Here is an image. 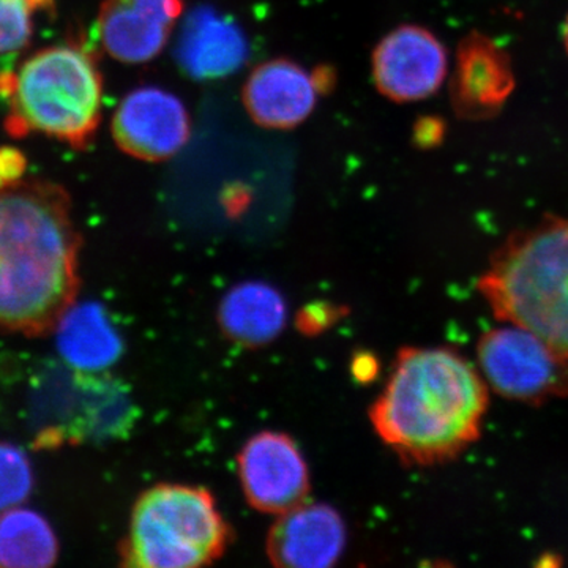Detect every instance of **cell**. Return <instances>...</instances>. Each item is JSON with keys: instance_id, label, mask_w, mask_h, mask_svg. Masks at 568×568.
I'll list each match as a JSON object with an SVG mask.
<instances>
[{"instance_id": "ffe728a7", "label": "cell", "mask_w": 568, "mask_h": 568, "mask_svg": "<svg viewBox=\"0 0 568 568\" xmlns=\"http://www.w3.org/2000/svg\"><path fill=\"white\" fill-rule=\"evenodd\" d=\"M52 0H0V54L21 50L33 31V14L50 10Z\"/></svg>"}, {"instance_id": "7402d4cb", "label": "cell", "mask_w": 568, "mask_h": 568, "mask_svg": "<svg viewBox=\"0 0 568 568\" xmlns=\"http://www.w3.org/2000/svg\"><path fill=\"white\" fill-rule=\"evenodd\" d=\"M444 136V126L440 121L436 119H425L418 123L416 129V140L418 144L425 145V148H432L437 144L440 138Z\"/></svg>"}, {"instance_id": "6da1fadb", "label": "cell", "mask_w": 568, "mask_h": 568, "mask_svg": "<svg viewBox=\"0 0 568 568\" xmlns=\"http://www.w3.org/2000/svg\"><path fill=\"white\" fill-rule=\"evenodd\" d=\"M80 235L69 194L48 181L0 189V331L43 335L74 304Z\"/></svg>"}, {"instance_id": "9a60e30c", "label": "cell", "mask_w": 568, "mask_h": 568, "mask_svg": "<svg viewBox=\"0 0 568 568\" xmlns=\"http://www.w3.org/2000/svg\"><path fill=\"white\" fill-rule=\"evenodd\" d=\"M175 55L194 80H219L241 69L248 58V43L235 22L204 7L183 21Z\"/></svg>"}, {"instance_id": "4fadbf2b", "label": "cell", "mask_w": 568, "mask_h": 568, "mask_svg": "<svg viewBox=\"0 0 568 568\" xmlns=\"http://www.w3.org/2000/svg\"><path fill=\"white\" fill-rule=\"evenodd\" d=\"M346 545V526L335 508L301 504L280 514L271 536L268 556L276 566L325 568L334 566Z\"/></svg>"}, {"instance_id": "52a82bcc", "label": "cell", "mask_w": 568, "mask_h": 568, "mask_svg": "<svg viewBox=\"0 0 568 568\" xmlns=\"http://www.w3.org/2000/svg\"><path fill=\"white\" fill-rule=\"evenodd\" d=\"M41 392L37 395V414L44 424L41 444L110 436L125 424V398L95 375L51 376Z\"/></svg>"}, {"instance_id": "ac0fdd59", "label": "cell", "mask_w": 568, "mask_h": 568, "mask_svg": "<svg viewBox=\"0 0 568 568\" xmlns=\"http://www.w3.org/2000/svg\"><path fill=\"white\" fill-rule=\"evenodd\" d=\"M59 558V540L44 517L14 507L0 514V568H47Z\"/></svg>"}, {"instance_id": "277c9868", "label": "cell", "mask_w": 568, "mask_h": 568, "mask_svg": "<svg viewBox=\"0 0 568 568\" xmlns=\"http://www.w3.org/2000/svg\"><path fill=\"white\" fill-rule=\"evenodd\" d=\"M0 92L10 100L6 126L14 138L39 132L84 149L102 121V73L78 44L36 52L17 73L0 74Z\"/></svg>"}, {"instance_id": "7a4b0ae2", "label": "cell", "mask_w": 568, "mask_h": 568, "mask_svg": "<svg viewBox=\"0 0 568 568\" xmlns=\"http://www.w3.org/2000/svg\"><path fill=\"white\" fill-rule=\"evenodd\" d=\"M489 405L477 365L448 347H409L372 409L377 435L414 465H439L476 444Z\"/></svg>"}, {"instance_id": "8fae6325", "label": "cell", "mask_w": 568, "mask_h": 568, "mask_svg": "<svg viewBox=\"0 0 568 568\" xmlns=\"http://www.w3.org/2000/svg\"><path fill=\"white\" fill-rule=\"evenodd\" d=\"M515 88L517 78L508 52L485 33H467L459 43L450 81L455 114L465 121L495 118Z\"/></svg>"}, {"instance_id": "ba28073f", "label": "cell", "mask_w": 568, "mask_h": 568, "mask_svg": "<svg viewBox=\"0 0 568 568\" xmlns=\"http://www.w3.org/2000/svg\"><path fill=\"white\" fill-rule=\"evenodd\" d=\"M448 73L446 47L420 26H402L373 54L376 88L394 102H420L439 91Z\"/></svg>"}, {"instance_id": "7c38bea8", "label": "cell", "mask_w": 568, "mask_h": 568, "mask_svg": "<svg viewBox=\"0 0 568 568\" xmlns=\"http://www.w3.org/2000/svg\"><path fill=\"white\" fill-rule=\"evenodd\" d=\"M182 0H104L97 29L104 51L122 63H145L163 51Z\"/></svg>"}, {"instance_id": "2e32d148", "label": "cell", "mask_w": 568, "mask_h": 568, "mask_svg": "<svg viewBox=\"0 0 568 568\" xmlns=\"http://www.w3.org/2000/svg\"><path fill=\"white\" fill-rule=\"evenodd\" d=\"M54 328L63 364L74 372L99 375L121 358V335L102 305L71 304Z\"/></svg>"}, {"instance_id": "3957f363", "label": "cell", "mask_w": 568, "mask_h": 568, "mask_svg": "<svg viewBox=\"0 0 568 568\" xmlns=\"http://www.w3.org/2000/svg\"><path fill=\"white\" fill-rule=\"evenodd\" d=\"M477 290L497 321L528 328L568 357V219L545 216L508 235Z\"/></svg>"}, {"instance_id": "d6986e66", "label": "cell", "mask_w": 568, "mask_h": 568, "mask_svg": "<svg viewBox=\"0 0 568 568\" xmlns=\"http://www.w3.org/2000/svg\"><path fill=\"white\" fill-rule=\"evenodd\" d=\"M32 487V466L24 452L0 443V514L20 507L31 495Z\"/></svg>"}, {"instance_id": "44dd1931", "label": "cell", "mask_w": 568, "mask_h": 568, "mask_svg": "<svg viewBox=\"0 0 568 568\" xmlns=\"http://www.w3.org/2000/svg\"><path fill=\"white\" fill-rule=\"evenodd\" d=\"M26 170H28V162L24 153L9 145L0 148V189L22 181Z\"/></svg>"}, {"instance_id": "9c48e42d", "label": "cell", "mask_w": 568, "mask_h": 568, "mask_svg": "<svg viewBox=\"0 0 568 568\" xmlns=\"http://www.w3.org/2000/svg\"><path fill=\"white\" fill-rule=\"evenodd\" d=\"M112 136L134 159L162 162L189 141V111L174 93L152 85L134 89L115 110Z\"/></svg>"}, {"instance_id": "8992f818", "label": "cell", "mask_w": 568, "mask_h": 568, "mask_svg": "<svg viewBox=\"0 0 568 568\" xmlns=\"http://www.w3.org/2000/svg\"><path fill=\"white\" fill-rule=\"evenodd\" d=\"M477 368L489 390L526 405L568 396V357L544 338L503 323L477 342Z\"/></svg>"}, {"instance_id": "5bb4252c", "label": "cell", "mask_w": 568, "mask_h": 568, "mask_svg": "<svg viewBox=\"0 0 568 568\" xmlns=\"http://www.w3.org/2000/svg\"><path fill=\"white\" fill-rule=\"evenodd\" d=\"M320 95L316 74L291 61L265 62L250 74L244 104L254 122L267 129L301 125L312 114Z\"/></svg>"}, {"instance_id": "30bf717a", "label": "cell", "mask_w": 568, "mask_h": 568, "mask_svg": "<svg viewBox=\"0 0 568 568\" xmlns=\"http://www.w3.org/2000/svg\"><path fill=\"white\" fill-rule=\"evenodd\" d=\"M239 476L248 503L267 514H283L305 499L310 477L304 455L291 437L264 432L239 457Z\"/></svg>"}, {"instance_id": "603a6c76", "label": "cell", "mask_w": 568, "mask_h": 568, "mask_svg": "<svg viewBox=\"0 0 568 568\" xmlns=\"http://www.w3.org/2000/svg\"><path fill=\"white\" fill-rule=\"evenodd\" d=\"M562 40H564V47H566V51L568 54V14H567L566 21H564V26H562Z\"/></svg>"}, {"instance_id": "5b68a950", "label": "cell", "mask_w": 568, "mask_h": 568, "mask_svg": "<svg viewBox=\"0 0 568 568\" xmlns=\"http://www.w3.org/2000/svg\"><path fill=\"white\" fill-rule=\"evenodd\" d=\"M227 544V526L211 493L189 485H159L133 508L123 558L141 568H193L211 564Z\"/></svg>"}, {"instance_id": "e0dca14e", "label": "cell", "mask_w": 568, "mask_h": 568, "mask_svg": "<svg viewBox=\"0 0 568 568\" xmlns=\"http://www.w3.org/2000/svg\"><path fill=\"white\" fill-rule=\"evenodd\" d=\"M224 332L242 345H264L282 332L286 304L275 287L261 282L239 284L220 306Z\"/></svg>"}]
</instances>
